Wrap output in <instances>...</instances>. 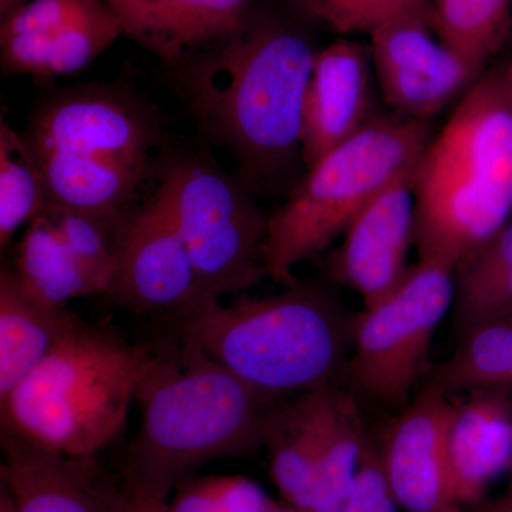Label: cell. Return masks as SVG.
Wrapping results in <instances>:
<instances>
[{"instance_id":"obj_1","label":"cell","mask_w":512,"mask_h":512,"mask_svg":"<svg viewBox=\"0 0 512 512\" xmlns=\"http://www.w3.org/2000/svg\"><path fill=\"white\" fill-rule=\"evenodd\" d=\"M319 28L299 0H255L237 28L167 70L198 137L231 154L258 198H285L306 173L303 104Z\"/></svg>"},{"instance_id":"obj_2","label":"cell","mask_w":512,"mask_h":512,"mask_svg":"<svg viewBox=\"0 0 512 512\" xmlns=\"http://www.w3.org/2000/svg\"><path fill=\"white\" fill-rule=\"evenodd\" d=\"M22 131L45 175L47 204L111 225L137 207L170 138L133 76L46 93Z\"/></svg>"},{"instance_id":"obj_3","label":"cell","mask_w":512,"mask_h":512,"mask_svg":"<svg viewBox=\"0 0 512 512\" xmlns=\"http://www.w3.org/2000/svg\"><path fill=\"white\" fill-rule=\"evenodd\" d=\"M141 423L124 453L128 494L168 500L198 468L264 444L272 400L191 340L156 353L138 389Z\"/></svg>"},{"instance_id":"obj_4","label":"cell","mask_w":512,"mask_h":512,"mask_svg":"<svg viewBox=\"0 0 512 512\" xmlns=\"http://www.w3.org/2000/svg\"><path fill=\"white\" fill-rule=\"evenodd\" d=\"M419 259L456 266L512 220L507 64L485 70L431 137L413 173Z\"/></svg>"},{"instance_id":"obj_5","label":"cell","mask_w":512,"mask_h":512,"mask_svg":"<svg viewBox=\"0 0 512 512\" xmlns=\"http://www.w3.org/2000/svg\"><path fill=\"white\" fill-rule=\"evenodd\" d=\"M353 320L325 286L299 281L228 305L208 296L183 318L181 338L268 399L335 384L352 349Z\"/></svg>"},{"instance_id":"obj_6","label":"cell","mask_w":512,"mask_h":512,"mask_svg":"<svg viewBox=\"0 0 512 512\" xmlns=\"http://www.w3.org/2000/svg\"><path fill=\"white\" fill-rule=\"evenodd\" d=\"M154 357L83 320L0 400V430L70 456H99L123 433Z\"/></svg>"},{"instance_id":"obj_7","label":"cell","mask_w":512,"mask_h":512,"mask_svg":"<svg viewBox=\"0 0 512 512\" xmlns=\"http://www.w3.org/2000/svg\"><path fill=\"white\" fill-rule=\"evenodd\" d=\"M430 140L426 121L380 114L319 158L269 214L268 278L295 282L296 266L322 254L377 195L412 173Z\"/></svg>"},{"instance_id":"obj_8","label":"cell","mask_w":512,"mask_h":512,"mask_svg":"<svg viewBox=\"0 0 512 512\" xmlns=\"http://www.w3.org/2000/svg\"><path fill=\"white\" fill-rule=\"evenodd\" d=\"M156 191L170 208L202 291L221 299L254 288L266 274L268 217L237 174L202 138H168L156 165Z\"/></svg>"},{"instance_id":"obj_9","label":"cell","mask_w":512,"mask_h":512,"mask_svg":"<svg viewBox=\"0 0 512 512\" xmlns=\"http://www.w3.org/2000/svg\"><path fill=\"white\" fill-rule=\"evenodd\" d=\"M453 266L412 265L402 284L353 320L346 379L356 392L390 407L409 404L440 323L453 306Z\"/></svg>"},{"instance_id":"obj_10","label":"cell","mask_w":512,"mask_h":512,"mask_svg":"<svg viewBox=\"0 0 512 512\" xmlns=\"http://www.w3.org/2000/svg\"><path fill=\"white\" fill-rule=\"evenodd\" d=\"M114 274L106 298L137 315L180 319L207 293L178 232L170 208L156 190L117 225Z\"/></svg>"},{"instance_id":"obj_11","label":"cell","mask_w":512,"mask_h":512,"mask_svg":"<svg viewBox=\"0 0 512 512\" xmlns=\"http://www.w3.org/2000/svg\"><path fill=\"white\" fill-rule=\"evenodd\" d=\"M123 36L107 0H29L0 20L3 76H76Z\"/></svg>"},{"instance_id":"obj_12","label":"cell","mask_w":512,"mask_h":512,"mask_svg":"<svg viewBox=\"0 0 512 512\" xmlns=\"http://www.w3.org/2000/svg\"><path fill=\"white\" fill-rule=\"evenodd\" d=\"M431 12L402 16L369 35L384 103L396 116L426 123L463 99L485 72L441 42Z\"/></svg>"},{"instance_id":"obj_13","label":"cell","mask_w":512,"mask_h":512,"mask_svg":"<svg viewBox=\"0 0 512 512\" xmlns=\"http://www.w3.org/2000/svg\"><path fill=\"white\" fill-rule=\"evenodd\" d=\"M117 225L47 204L26 225L12 268L23 285L53 305L106 295L114 274Z\"/></svg>"},{"instance_id":"obj_14","label":"cell","mask_w":512,"mask_h":512,"mask_svg":"<svg viewBox=\"0 0 512 512\" xmlns=\"http://www.w3.org/2000/svg\"><path fill=\"white\" fill-rule=\"evenodd\" d=\"M0 512H123L126 491L97 456H70L0 430Z\"/></svg>"},{"instance_id":"obj_15","label":"cell","mask_w":512,"mask_h":512,"mask_svg":"<svg viewBox=\"0 0 512 512\" xmlns=\"http://www.w3.org/2000/svg\"><path fill=\"white\" fill-rule=\"evenodd\" d=\"M413 173L377 195L330 255V278L362 296L365 308L387 298L412 268L407 259L416 228Z\"/></svg>"},{"instance_id":"obj_16","label":"cell","mask_w":512,"mask_h":512,"mask_svg":"<svg viewBox=\"0 0 512 512\" xmlns=\"http://www.w3.org/2000/svg\"><path fill=\"white\" fill-rule=\"evenodd\" d=\"M377 89L369 45L342 36L319 50L303 104L306 170L382 114Z\"/></svg>"},{"instance_id":"obj_17","label":"cell","mask_w":512,"mask_h":512,"mask_svg":"<svg viewBox=\"0 0 512 512\" xmlns=\"http://www.w3.org/2000/svg\"><path fill=\"white\" fill-rule=\"evenodd\" d=\"M453 397L427 387L387 427L380 461L399 508L456 512L448 494L447 430Z\"/></svg>"},{"instance_id":"obj_18","label":"cell","mask_w":512,"mask_h":512,"mask_svg":"<svg viewBox=\"0 0 512 512\" xmlns=\"http://www.w3.org/2000/svg\"><path fill=\"white\" fill-rule=\"evenodd\" d=\"M448 494L463 512L512 471V396L481 390L453 397L447 430Z\"/></svg>"},{"instance_id":"obj_19","label":"cell","mask_w":512,"mask_h":512,"mask_svg":"<svg viewBox=\"0 0 512 512\" xmlns=\"http://www.w3.org/2000/svg\"><path fill=\"white\" fill-rule=\"evenodd\" d=\"M123 36L156 56L165 72L237 28L255 0H107Z\"/></svg>"},{"instance_id":"obj_20","label":"cell","mask_w":512,"mask_h":512,"mask_svg":"<svg viewBox=\"0 0 512 512\" xmlns=\"http://www.w3.org/2000/svg\"><path fill=\"white\" fill-rule=\"evenodd\" d=\"M82 318L29 291L12 265L0 272V400L36 369Z\"/></svg>"},{"instance_id":"obj_21","label":"cell","mask_w":512,"mask_h":512,"mask_svg":"<svg viewBox=\"0 0 512 512\" xmlns=\"http://www.w3.org/2000/svg\"><path fill=\"white\" fill-rule=\"evenodd\" d=\"M316 441L318 471L309 512H342L355 487L367 436L355 397L336 384L308 393Z\"/></svg>"},{"instance_id":"obj_22","label":"cell","mask_w":512,"mask_h":512,"mask_svg":"<svg viewBox=\"0 0 512 512\" xmlns=\"http://www.w3.org/2000/svg\"><path fill=\"white\" fill-rule=\"evenodd\" d=\"M453 284L451 308L460 335L512 316V220L454 266Z\"/></svg>"},{"instance_id":"obj_23","label":"cell","mask_w":512,"mask_h":512,"mask_svg":"<svg viewBox=\"0 0 512 512\" xmlns=\"http://www.w3.org/2000/svg\"><path fill=\"white\" fill-rule=\"evenodd\" d=\"M264 444L272 481L285 504L309 512L318 471V441L308 394L286 406L272 407Z\"/></svg>"},{"instance_id":"obj_24","label":"cell","mask_w":512,"mask_h":512,"mask_svg":"<svg viewBox=\"0 0 512 512\" xmlns=\"http://www.w3.org/2000/svg\"><path fill=\"white\" fill-rule=\"evenodd\" d=\"M47 205V187L23 131L0 120V248L5 251Z\"/></svg>"},{"instance_id":"obj_25","label":"cell","mask_w":512,"mask_h":512,"mask_svg":"<svg viewBox=\"0 0 512 512\" xmlns=\"http://www.w3.org/2000/svg\"><path fill=\"white\" fill-rule=\"evenodd\" d=\"M512 0H433V28L444 45L485 70L503 47Z\"/></svg>"},{"instance_id":"obj_26","label":"cell","mask_w":512,"mask_h":512,"mask_svg":"<svg viewBox=\"0 0 512 512\" xmlns=\"http://www.w3.org/2000/svg\"><path fill=\"white\" fill-rule=\"evenodd\" d=\"M303 8L340 36L375 32L402 16L430 12L433 0H299Z\"/></svg>"},{"instance_id":"obj_27","label":"cell","mask_w":512,"mask_h":512,"mask_svg":"<svg viewBox=\"0 0 512 512\" xmlns=\"http://www.w3.org/2000/svg\"><path fill=\"white\" fill-rule=\"evenodd\" d=\"M397 508L399 504L383 473L379 446L369 440L355 487L342 512H397Z\"/></svg>"},{"instance_id":"obj_28","label":"cell","mask_w":512,"mask_h":512,"mask_svg":"<svg viewBox=\"0 0 512 512\" xmlns=\"http://www.w3.org/2000/svg\"><path fill=\"white\" fill-rule=\"evenodd\" d=\"M220 512H268L274 501L264 488L242 476H214Z\"/></svg>"},{"instance_id":"obj_29","label":"cell","mask_w":512,"mask_h":512,"mask_svg":"<svg viewBox=\"0 0 512 512\" xmlns=\"http://www.w3.org/2000/svg\"><path fill=\"white\" fill-rule=\"evenodd\" d=\"M167 512H220L214 476L187 480L167 500Z\"/></svg>"},{"instance_id":"obj_30","label":"cell","mask_w":512,"mask_h":512,"mask_svg":"<svg viewBox=\"0 0 512 512\" xmlns=\"http://www.w3.org/2000/svg\"><path fill=\"white\" fill-rule=\"evenodd\" d=\"M123 512H167V500L140 497L126 493V505Z\"/></svg>"},{"instance_id":"obj_31","label":"cell","mask_w":512,"mask_h":512,"mask_svg":"<svg viewBox=\"0 0 512 512\" xmlns=\"http://www.w3.org/2000/svg\"><path fill=\"white\" fill-rule=\"evenodd\" d=\"M28 2L29 0H0V20L9 18Z\"/></svg>"},{"instance_id":"obj_32","label":"cell","mask_w":512,"mask_h":512,"mask_svg":"<svg viewBox=\"0 0 512 512\" xmlns=\"http://www.w3.org/2000/svg\"><path fill=\"white\" fill-rule=\"evenodd\" d=\"M268 512H302L301 510H298V508H293L291 505L284 504H272V507L269 508Z\"/></svg>"},{"instance_id":"obj_33","label":"cell","mask_w":512,"mask_h":512,"mask_svg":"<svg viewBox=\"0 0 512 512\" xmlns=\"http://www.w3.org/2000/svg\"><path fill=\"white\" fill-rule=\"evenodd\" d=\"M498 512H512V501L505 500V503L498 507Z\"/></svg>"},{"instance_id":"obj_34","label":"cell","mask_w":512,"mask_h":512,"mask_svg":"<svg viewBox=\"0 0 512 512\" xmlns=\"http://www.w3.org/2000/svg\"><path fill=\"white\" fill-rule=\"evenodd\" d=\"M507 74H508V82H510L511 92H512V62L507 64Z\"/></svg>"},{"instance_id":"obj_35","label":"cell","mask_w":512,"mask_h":512,"mask_svg":"<svg viewBox=\"0 0 512 512\" xmlns=\"http://www.w3.org/2000/svg\"><path fill=\"white\" fill-rule=\"evenodd\" d=\"M508 498H512V471L510 476V494H508Z\"/></svg>"},{"instance_id":"obj_36","label":"cell","mask_w":512,"mask_h":512,"mask_svg":"<svg viewBox=\"0 0 512 512\" xmlns=\"http://www.w3.org/2000/svg\"><path fill=\"white\" fill-rule=\"evenodd\" d=\"M508 501H512V498H507Z\"/></svg>"},{"instance_id":"obj_37","label":"cell","mask_w":512,"mask_h":512,"mask_svg":"<svg viewBox=\"0 0 512 512\" xmlns=\"http://www.w3.org/2000/svg\"><path fill=\"white\" fill-rule=\"evenodd\" d=\"M494 512H498V508H497V510H495Z\"/></svg>"}]
</instances>
